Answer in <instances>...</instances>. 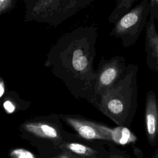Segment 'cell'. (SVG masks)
I'll use <instances>...</instances> for the list:
<instances>
[{
	"label": "cell",
	"mask_w": 158,
	"mask_h": 158,
	"mask_svg": "<svg viewBox=\"0 0 158 158\" xmlns=\"http://www.w3.org/2000/svg\"><path fill=\"white\" fill-rule=\"evenodd\" d=\"M98 36L95 25L80 26L58 39L51 53L79 79H88L94 85L97 72L94 70L93 62Z\"/></svg>",
	"instance_id": "obj_1"
},
{
	"label": "cell",
	"mask_w": 158,
	"mask_h": 158,
	"mask_svg": "<svg viewBox=\"0 0 158 158\" xmlns=\"http://www.w3.org/2000/svg\"><path fill=\"white\" fill-rule=\"evenodd\" d=\"M138 66L127 65L122 76L99 96V109L118 126H128L136 108Z\"/></svg>",
	"instance_id": "obj_2"
},
{
	"label": "cell",
	"mask_w": 158,
	"mask_h": 158,
	"mask_svg": "<svg viewBox=\"0 0 158 158\" xmlns=\"http://www.w3.org/2000/svg\"><path fill=\"white\" fill-rule=\"evenodd\" d=\"M149 9V0H142L114 23L109 35L119 39L124 48L134 45L145 29Z\"/></svg>",
	"instance_id": "obj_3"
},
{
	"label": "cell",
	"mask_w": 158,
	"mask_h": 158,
	"mask_svg": "<svg viewBox=\"0 0 158 158\" xmlns=\"http://www.w3.org/2000/svg\"><path fill=\"white\" fill-rule=\"evenodd\" d=\"M127 67L123 57L116 56L109 59L102 58L97 70L94 93L99 96L106 89L115 83L123 74Z\"/></svg>",
	"instance_id": "obj_4"
},
{
	"label": "cell",
	"mask_w": 158,
	"mask_h": 158,
	"mask_svg": "<svg viewBox=\"0 0 158 158\" xmlns=\"http://www.w3.org/2000/svg\"><path fill=\"white\" fill-rule=\"evenodd\" d=\"M64 0H25V22L35 21L50 24Z\"/></svg>",
	"instance_id": "obj_5"
},
{
	"label": "cell",
	"mask_w": 158,
	"mask_h": 158,
	"mask_svg": "<svg viewBox=\"0 0 158 158\" xmlns=\"http://www.w3.org/2000/svg\"><path fill=\"white\" fill-rule=\"evenodd\" d=\"M144 122L147 139L150 144L154 145L158 139V102L152 91H149L146 96Z\"/></svg>",
	"instance_id": "obj_6"
},
{
	"label": "cell",
	"mask_w": 158,
	"mask_h": 158,
	"mask_svg": "<svg viewBox=\"0 0 158 158\" xmlns=\"http://www.w3.org/2000/svg\"><path fill=\"white\" fill-rule=\"evenodd\" d=\"M146 62L150 69L158 72V31L155 20L149 18L145 27Z\"/></svg>",
	"instance_id": "obj_7"
},
{
	"label": "cell",
	"mask_w": 158,
	"mask_h": 158,
	"mask_svg": "<svg viewBox=\"0 0 158 158\" xmlns=\"http://www.w3.org/2000/svg\"><path fill=\"white\" fill-rule=\"evenodd\" d=\"M94 0H64L49 25L57 26L91 5Z\"/></svg>",
	"instance_id": "obj_8"
},
{
	"label": "cell",
	"mask_w": 158,
	"mask_h": 158,
	"mask_svg": "<svg viewBox=\"0 0 158 158\" xmlns=\"http://www.w3.org/2000/svg\"><path fill=\"white\" fill-rule=\"evenodd\" d=\"M67 122L81 137L86 139L108 141L106 136L96 127L95 122L72 117L68 118Z\"/></svg>",
	"instance_id": "obj_9"
},
{
	"label": "cell",
	"mask_w": 158,
	"mask_h": 158,
	"mask_svg": "<svg viewBox=\"0 0 158 158\" xmlns=\"http://www.w3.org/2000/svg\"><path fill=\"white\" fill-rule=\"evenodd\" d=\"M96 127L106 136L108 141H113L120 145H126L135 143L136 136L126 127L117 126L110 128L95 122Z\"/></svg>",
	"instance_id": "obj_10"
},
{
	"label": "cell",
	"mask_w": 158,
	"mask_h": 158,
	"mask_svg": "<svg viewBox=\"0 0 158 158\" xmlns=\"http://www.w3.org/2000/svg\"><path fill=\"white\" fill-rule=\"evenodd\" d=\"M137 0H115V7L110 14L108 21L114 24L122 15L127 12Z\"/></svg>",
	"instance_id": "obj_11"
},
{
	"label": "cell",
	"mask_w": 158,
	"mask_h": 158,
	"mask_svg": "<svg viewBox=\"0 0 158 158\" xmlns=\"http://www.w3.org/2000/svg\"><path fill=\"white\" fill-rule=\"evenodd\" d=\"M67 146L71 152L81 157L94 158L96 155V152L95 150L82 144L72 143L69 144Z\"/></svg>",
	"instance_id": "obj_12"
},
{
	"label": "cell",
	"mask_w": 158,
	"mask_h": 158,
	"mask_svg": "<svg viewBox=\"0 0 158 158\" xmlns=\"http://www.w3.org/2000/svg\"><path fill=\"white\" fill-rule=\"evenodd\" d=\"M17 0H0V16L11 10L16 4Z\"/></svg>",
	"instance_id": "obj_13"
},
{
	"label": "cell",
	"mask_w": 158,
	"mask_h": 158,
	"mask_svg": "<svg viewBox=\"0 0 158 158\" xmlns=\"http://www.w3.org/2000/svg\"><path fill=\"white\" fill-rule=\"evenodd\" d=\"M149 18L158 20V0H149Z\"/></svg>",
	"instance_id": "obj_14"
},
{
	"label": "cell",
	"mask_w": 158,
	"mask_h": 158,
	"mask_svg": "<svg viewBox=\"0 0 158 158\" xmlns=\"http://www.w3.org/2000/svg\"><path fill=\"white\" fill-rule=\"evenodd\" d=\"M41 128L42 131L46 136L53 138L57 137V131L53 127L49 126L48 125H43Z\"/></svg>",
	"instance_id": "obj_15"
},
{
	"label": "cell",
	"mask_w": 158,
	"mask_h": 158,
	"mask_svg": "<svg viewBox=\"0 0 158 158\" xmlns=\"http://www.w3.org/2000/svg\"><path fill=\"white\" fill-rule=\"evenodd\" d=\"M15 154L18 158H33L31 153L25 151H16Z\"/></svg>",
	"instance_id": "obj_16"
},
{
	"label": "cell",
	"mask_w": 158,
	"mask_h": 158,
	"mask_svg": "<svg viewBox=\"0 0 158 158\" xmlns=\"http://www.w3.org/2000/svg\"><path fill=\"white\" fill-rule=\"evenodd\" d=\"M4 109L9 113H12L15 109L14 106L9 101H7L4 103Z\"/></svg>",
	"instance_id": "obj_17"
},
{
	"label": "cell",
	"mask_w": 158,
	"mask_h": 158,
	"mask_svg": "<svg viewBox=\"0 0 158 158\" xmlns=\"http://www.w3.org/2000/svg\"><path fill=\"white\" fill-rule=\"evenodd\" d=\"M4 89L3 85L2 82H0V98L2 96V94H4Z\"/></svg>",
	"instance_id": "obj_18"
},
{
	"label": "cell",
	"mask_w": 158,
	"mask_h": 158,
	"mask_svg": "<svg viewBox=\"0 0 158 158\" xmlns=\"http://www.w3.org/2000/svg\"><path fill=\"white\" fill-rule=\"evenodd\" d=\"M110 158H121V157L117 155H112L110 156Z\"/></svg>",
	"instance_id": "obj_19"
},
{
	"label": "cell",
	"mask_w": 158,
	"mask_h": 158,
	"mask_svg": "<svg viewBox=\"0 0 158 158\" xmlns=\"http://www.w3.org/2000/svg\"><path fill=\"white\" fill-rule=\"evenodd\" d=\"M156 158H158V154H157V156H156Z\"/></svg>",
	"instance_id": "obj_20"
}]
</instances>
